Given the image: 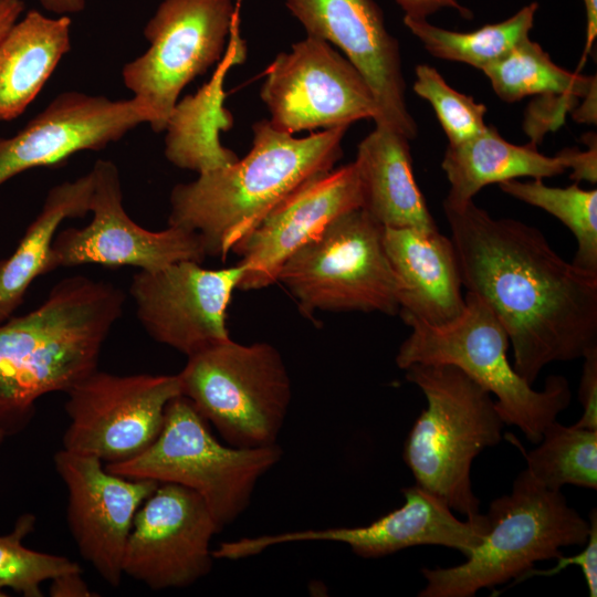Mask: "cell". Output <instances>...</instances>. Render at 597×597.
I'll return each instance as SVG.
<instances>
[{
	"instance_id": "cell-1",
	"label": "cell",
	"mask_w": 597,
	"mask_h": 597,
	"mask_svg": "<svg viewBox=\"0 0 597 597\" xmlns=\"http://www.w3.org/2000/svg\"><path fill=\"white\" fill-rule=\"evenodd\" d=\"M443 211L463 287L506 331L521 377L533 385L548 364L597 349V273L565 261L537 228L473 200Z\"/></svg>"
},
{
	"instance_id": "cell-2",
	"label": "cell",
	"mask_w": 597,
	"mask_h": 597,
	"mask_svg": "<svg viewBox=\"0 0 597 597\" xmlns=\"http://www.w3.org/2000/svg\"><path fill=\"white\" fill-rule=\"evenodd\" d=\"M124 292L84 275L62 279L42 304L0 324V432L23 431L36 401L67 392L97 370L100 355L121 318Z\"/></svg>"
},
{
	"instance_id": "cell-3",
	"label": "cell",
	"mask_w": 597,
	"mask_h": 597,
	"mask_svg": "<svg viewBox=\"0 0 597 597\" xmlns=\"http://www.w3.org/2000/svg\"><path fill=\"white\" fill-rule=\"evenodd\" d=\"M348 126L296 138L269 119L253 127L250 151L235 163L177 184L170 192L168 226L200 235L207 256L222 261L282 200L342 158Z\"/></svg>"
},
{
	"instance_id": "cell-4",
	"label": "cell",
	"mask_w": 597,
	"mask_h": 597,
	"mask_svg": "<svg viewBox=\"0 0 597 597\" xmlns=\"http://www.w3.org/2000/svg\"><path fill=\"white\" fill-rule=\"evenodd\" d=\"M420 388L427 407L415 421L404 460L416 483L469 520L480 513L472 491L471 465L502 439L504 422L492 395L450 364H412L404 369Z\"/></svg>"
},
{
	"instance_id": "cell-5",
	"label": "cell",
	"mask_w": 597,
	"mask_h": 597,
	"mask_svg": "<svg viewBox=\"0 0 597 597\" xmlns=\"http://www.w3.org/2000/svg\"><path fill=\"white\" fill-rule=\"evenodd\" d=\"M489 530L460 565L423 567L427 585L419 597H473L513 579L517 584L537 562L558 558L562 547L584 545L589 521L523 470L509 494L493 500L485 514Z\"/></svg>"
},
{
	"instance_id": "cell-6",
	"label": "cell",
	"mask_w": 597,
	"mask_h": 597,
	"mask_svg": "<svg viewBox=\"0 0 597 597\" xmlns=\"http://www.w3.org/2000/svg\"><path fill=\"white\" fill-rule=\"evenodd\" d=\"M462 314L451 323L431 326L416 320L405 323L410 335L401 343L396 364H450L495 396L496 409L507 426L517 427L532 443L557 419L572 399L568 380L552 375L536 390L521 377L507 358L506 331L476 294L467 292Z\"/></svg>"
},
{
	"instance_id": "cell-7",
	"label": "cell",
	"mask_w": 597,
	"mask_h": 597,
	"mask_svg": "<svg viewBox=\"0 0 597 597\" xmlns=\"http://www.w3.org/2000/svg\"><path fill=\"white\" fill-rule=\"evenodd\" d=\"M281 457L277 443L239 448L219 442L192 402L179 395L168 404L161 431L144 452L105 468L195 491L222 531L248 507L256 483Z\"/></svg>"
},
{
	"instance_id": "cell-8",
	"label": "cell",
	"mask_w": 597,
	"mask_h": 597,
	"mask_svg": "<svg viewBox=\"0 0 597 597\" xmlns=\"http://www.w3.org/2000/svg\"><path fill=\"white\" fill-rule=\"evenodd\" d=\"M177 375L181 395L227 444L255 448L276 443L292 384L273 345H245L229 338L187 357Z\"/></svg>"
},
{
	"instance_id": "cell-9",
	"label": "cell",
	"mask_w": 597,
	"mask_h": 597,
	"mask_svg": "<svg viewBox=\"0 0 597 597\" xmlns=\"http://www.w3.org/2000/svg\"><path fill=\"white\" fill-rule=\"evenodd\" d=\"M383 232L364 209L350 210L294 252L276 282L308 317L317 311L397 315L398 286Z\"/></svg>"
},
{
	"instance_id": "cell-10",
	"label": "cell",
	"mask_w": 597,
	"mask_h": 597,
	"mask_svg": "<svg viewBox=\"0 0 597 597\" xmlns=\"http://www.w3.org/2000/svg\"><path fill=\"white\" fill-rule=\"evenodd\" d=\"M233 0H163L144 28L148 50L126 63L124 85L165 130L181 91L222 59L235 20Z\"/></svg>"
},
{
	"instance_id": "cell-11",
	"label": "cell",
	"mask_w": 597,
	"mask_h": 597,
	"mask_svg": "<svg viewBox=\"0 0 597 597\" xmlns=\"http://www.w3.org/2000/svg\"><path fill=\"white\" fill-rule=\"evenodd\" d=\"M66 395L70 423L63 449L114 464L137 457L156 440L168 404L181 390L178 375L119 376L97 369Z\"/></svg>"
},
{
	"instance_id": "cell-12",
	"label": "cell",
	"mask_w": 597,
	"mask_h": 597,
	"mask_svg": "<svg viewBox=\"0 0 597 597\" xmlns=\"http://www.w3.org/2000/svg\"><path fill=\"white\" fill-rule=\"evenodd\" d=\"M260 96L277 129L295 134L350 126L378 114L374 94L357 69L331 43L307 35L276 55Z\"/></svg>"
},
{
	"instance_id": "cell-13",
	"label": "cell",
	"mask_w": 597,
	"mask_h": 597,
	"mask_svg": "<svg viewBox=\"0 0 597 597\" xmlns=\"http://www.w3.org/2000/svg\"><path fill=\"white\" fill-rule=\"evenodd\" d=\"M91 172L93 218L82 228L56 233L52 244L53 271L101 264L153 272L179 261H205L207 255L197 232L176 226L150 231L133 221L124 209L119 171L113 161L98 159Z\"/></svg>"
},
{
	"instance_id": "cell-14",
	"label": "cell",
	"mask_w": 597,
	"mask_h": 597,
	"mask_svg": "<svg viewBox=\"0 0 597 597\" xmlns=\"http://www.w3.org/2000/svg\"><path fill=\"white\" fill-rule=\"evenodd\" d=\"M247 268L218 270L185 260L133 275L129 295L147 334L187 357L230 337L228 307Z\"/></svg>"
},
{
	"instance_id": "cell-15",
	"label": "cell",
	"mask_w": 597,
	"mask_h": 597,
	"mask_svg": "<svg viewBox=\"0 0 597 597\" xmlns=\"http://www.w3.org/2000/svg\"><path fill=\"white\" fill-rule=\"evenodd\" d=\"M219 528L192 490L159 483L140 505L123 555V574L154 590L182 588L207 576Z\"/></svg>"
},
{
	"instance_id": "cell-16",
	"label": "cell",
	"mask_w": 597,
	"mask_h": 597,
	"mask_svg": "<svg viewBox=\"0 0 597 597\" xmlns=\"http://www.w3.org/2000/svg\"><path fill=\"white\" fill-rule=\"evenodd\" d=\"M53 462L67 490V526L81 556L108 585L118 586L134 517L159 482L115 474L97 458L65 449Z\"/></svg>"
},
{
	"instance_id": "cell-17",
	"label": "cell",
	"mask_w": 597,
	"mask_h": 597,
	"mask_svg": "<svg viewBox=\"0 0 597 597\" xmlns=\"http://www.w3.org/2000/svg\"><path fill=\"white\" fill-rule=\"evenodd\" d=\"M306 30L341 49L370 87L378 108L376 126L388 127L406 138L417 137L410 115L398 41L387 31L373 0H285Z\"/></svg>"
},
{
	"instance_id": "cell-18",
	"label": "cell",
	"mask_w": 597,
	"mask_h": 597,
	"mask_svg": "<svg viewBox=\"0 0 597 597\" xmlns=\"http://www.w3.org/2000/svg\"><path fill=\"white\" fill-rule=\"evenodd\" d=\"M150 119L135 97L62 92L15 135L0 137V186L28 169L59 167L78 151L104 149Z\"/></svg>"
},
{
	"instance_id": "cell-19",
	"label": "cell",
	"mask_w": 597,
	"mask_h": 597,
	"mask_svg": "<svg viewBox=\"0 0 597 597\" xmlns=\"http://www.w3.org/2000/svg\"><path fill=\"white\" fill-rule=\"evenodd\" d=\"M362 206V185L354 161L306 181L233 248L247 268L238 290L274 284L281 266L294 252L337 217Z\"/></svg>"
},
{
	"instance_id": "cell-20",
	"label": "cell",
	"mask_w": 597,
	"mask_h": 597,
	"mask_svg": "<svg viewBox=\"0 0 597 597\" xmlns=\"http://www.w3.org/2000/svg\"><path fill=\"white\" fill-rule=\"evenodd\" d=\"M404 504L365 526L303 530L250 537L260 554L270 546L306 541L344 543L363 558L384 557L418 545H439L469 556L489 530L485 514L460 521L438 495L419 484L402 489Z\"/></svg>"
},
{
	"instance_id": "cell-21",
	"label": "cell",
	"mask_w": 597,
	"mask_h": 597,
	"mask_svg": "<svg viewBox=\"0 0 597 597\" xmlns=\"http://www.w3.org/2000/svg\"><path fill=\"white\" fill-rule=\"evenodd\" d=\"M384 247L396 276L399 315L441 326L465 307L457 252L450 237L416 229L384 228Z\"/></svg>"
},
{
	"instance_id": "cell-22",
	"label": "cell",
	"mask_w": 597,
	"mask_h": 597,
	"mask_svg": "<svg viewBox=\"0 0 597 597\" xmlns=\"http://www.w3.org/2000/svg\"><path fill=\"white\" fill-rule=\"evenodd\" d=\"M364 209L384 228L438 230L412 171L409 139L376 126L358 145L354 161Z\"/></svg>"
},
{
	"instance_id": "cell-23",
	"label": "cell",
	"mask_w": 597,
	"mask_h": 597,
	"mask_svg": "<svg viewBox=\"0 0 597 597\" xmlns=\"http://www.w3.org/2000/svg\"><path fill=\"white\" fill-rule=\"evenodd\" d=\"M234 22L226 55L211 80L195 95L178 102L165 130V156L176 167L198 174L224 167L239 158L220 143V132L232 125V116L222 105L223 80L234 63L244 59V43Z\"/></svg>"
},
{
	"instance_id": "cell-24",
	"label": "cell",
	"mask_w": 597,
	"mask_h": 597,
	"mask_svg": "<svg viewBox=\"0 0 597 597\" xmlns=\"http://www.w3.org/2000/svg\"><path fill=\"white\" fill-rule=\"evenodd\" d=\"M569 167L567 148L549 157L535 144L524 146L505 140L493 126L446 149L441 168L450 185L444 207L460 208L473 200L485 186L521 177L543 179L563 174Z\"/></svg>"
},
{
	"instance_id": "cell-25",
	"label": "cell",
	"mask_w": 597,
	"mask_h": 597,
	"mask_svg": "<svg viewBox=\"0 0 597 597\" xmlns=\"http://www.w3.org/2000/svg\"><path fill=\"white\" fill-rule=\"evenodd\" d=\"M70 15L49 18L35 9L0 40V121L20 116L71 49Z\"/></svg>"
},
{
	"instance_id": "cell-26",
	"label": "cell",
	"mask_w": 597,
	"mask_h": 597,
	"mask_svg": "<svg viewBox=\"0 0 597 597\" xmlns=\"http://www.w3.org/2000/svg\"><path fill=\"white\" fill-rule=\"evenodd\" d=\"M92 189L91 171L53 186L12 254L0 260V324L23 303L29 286L36 277L53 272L52 244L57 229L66 219L87 216Z\"/></svg>"
},
{
	"instance_id": "cell-27",
	"label": "cell",
	"mask_w": 597,
	"mask_h": 597,
	"mask_svg": "<svg viewBox=\"0 0 597 597\" xmlns=\"http://www.w3.org/2000/svg\"><path fill=\"white\" fill-rule=\"evenodd\" d=\"M481 71L490 80L495 94L506 103L530 95L584 98L596 87V76H584L562 69L530 38Z\"/></svg>"
},
{
	"instance_id": "cell-28",
	"label": "cell",
	"mask_w": 597,
	"mask_h": 597,
	"mask_svg": "<svg viewBox=\"0 0 597 597\" xmlns=\"http://www.w3.org/2000/svg\"><path fill=\"white\" fill-rule=\"evenodd\" d=\"M537 9V2L528 3L509 19L469 32L439 28L428 20L404 18V23L431 55L482 70L530 38Z\"/></svg>"
},
{
	"instance_id": "cell-29",
	"label": "cell",
	"mask_w": 597,
	"mask_h": 597,
	"mask_svg": "<svg viewBox=\"0 0 597 597\" xmlns=\"http://www.w3.org/2000/svg\"><path fill=\"white\" fill-rule=\"evenodd\" d=\"M537 444L525 458L526 471L540 484L553 491L566 484L597 489V430L555 420Z\"/></svg>"
},
{
	"instance_id": "cell-30",
	"label": "cell",
	"mask_w": 597,
	"mask_h": 597,
	"mask_svg": "<svg viewBox=\"0 0 597 597\" xmlns=\"http://www.w3.org/2000/svg\"><path fill=\"white\" fill-rule=\"evenodd\" d=\"M501 190L559 219L576 239L572 261L578 268L597 273V190H586L577 182L565 187L546 186L542 179L499 184Z\"/></svg>"
},
{
	"instance_id": "cell-31",
	"label": "cell",
	"mask_w": 597,
	"mask_h": 597,
	"mask_svg": "<svg viewBox=\"0 0 597 597\" xmlns=\"http://www.w3.org/2000/svg\"><path fill=\"white\" fill-rule=\"evenodd\" d=\"M35 516L21 515L13 531L0 536V590L10 588L24 597H41L42 583L69 573H82L76 562L65 556L36 552L22 544L33 531Z\"/></svg>"
},
{
	"instance_id": "cell-32",
	"label": "cell",
	"mask_w": 597,
	"mask_h": 597,
	"mask_svg": "<svg viewBox=\"0 0 597 597\" xmlns=\"http://www.w3.org/2000/svg\"><path fill=\"white\" fill-rule=\"evenodd\" d=\"M412 88L432 106L446 133L449 145H457L480 134L488 126L484 122L486 107L472 96L452 88L442 75L428 64L415 69Z\"/></svg>"
},
{
	"instance_id": "cell-33",
	"label": "cell",
	"mask_w": 597,
	"mask_h": 597,
	"mask_svg": "<svg viewBox=\"0 0 597 597\" xmlns=\"http://www.w3.org/2000/svg\"><path fill=\"white\" fill-rule=\"evenodd\" d=\"M589 533L586 541L585 548L574 556L558 557V564L548 570H538L534 567L530 569L519 580L522 582L532 576H553L562 572L568 566L577 565L580 567L582 573L587 584L589 596H597V512L593 509L589 513Z\"/></svg>"
},
{
	"instance_id": "cell-34",
	"label": "cell",
	"mask_w": 597,
	"mask_h": 597,
	"mask_svg": "<svg viewBox=\"0 0 597 597\" xmlns=\"http://www.w3.org/2000/svg\"><path fill=\"white\" fill-rule=\"evenodd\" d=\"M578 399L583 415L574 426L597 430V349L583 357Z\"/></svg>"
},
{
	"instance_id": "cell-35",
	"label": "cell",
	"mask_w": 597,
	"mask_h": 597,
	"mask_svg": "<svg viewBox=\"0 0 597 597\" xmlns=\"http://www.w3.org/2000/svg\"><path fill=\"white\" fill-rule=\"evenodd\" d=\"M588 150L582 151L578 148H567L569 156L570 178L576 182L586 180L596 184L597 180V147L596 138L590 137Z\"/></svg>"
},
{
	"instance_id": "cell-36",
	"label": "cell",
	"mask_w": 597,
	"mask_h": 597,
	"mask_svg": "<svg viewBox=\"0 0 597 597\" xmlns=\"http://www.w3.org/2000/svg\"><path fill=\"white\" fill-rule=\"evenodd\" d=\"M402 9L405 17L413 20H427L429 15L443 8L457 10L461 15L469 18L471 12L458 0H396Z\"/></svg>"
},
{
	"instance_id": "cell-37",
	"label": "cell",
	"mask_w": 597,
	"mask_h": 597,
	"mask_svg": "<svg viewBox=\"0 0 597 597\" xmlns=\"http://www.w3.org/2000/svg\"><path fill=\"white\" fill-rule=\"evenodd\" d=\"M82 573H69L51 580L49 589L52 597H92L93 594L83 580Z\"/></svg>"
},
{
	"instance_id": "cell-38",
	"label": "cell",
	"mask_w": 597,
	"mask_h": 597,
	"mask_svg": "<svg viewBox=\"0 0 597 597\" xmlns=\"http://www.w3.org/2000/svg\"><path fill=\"white\" fill-rule=\"evenodd\" d=\"M24 8V0H0V40L18 21Z\"/></svg>"
},
{
	"instance_id": "cell-39",
	"label": "cell",
	"mask_w": 597,
	"mask_h": 597,
	"mask_svg": "<svg viewBox=\"0 0 597 597\" xmlns=\"http://www.w3.org/2000/svg\"><path fill=\"white\" fill-rule=\"evenodd\" d=\"M586 10V44L580 66L586 60L597 35V0H583Z\"/></svg>"
},
{
	"instance_id": "cell-40",
	"label": "cell",
	"mask_w": 597,
	"mask_h": 597,
	"mask_svg": "<svg viewBox=\"0 0 597 597\" xmlns=\"http://www.w3.org/2000/svg\"><path fill=\"white\" fill-rule=\"evenodd\" d=\"M40 4L52 13L69 15L82 12L86 7V0H38Z\"/></svg>"
},
{
	"instance_id": "cell-41",
	"label": "cell",
	"mask_w": 597,
	"mask_h": 597,
	"mask_svg": "<svg viewBox=\"0 0 597 597\" xmlns=\"http://www.w3.org/2000/svg\"><path fill=\"white\" fill-rule=\"evenodd\" d=\"M4 436L0 432V444L2 443V441L4 440Z\"/></svg>"
},
{
	"instance_id": "cell-42",
	"label": "cell",
	"mask_w": 597,
	"mask_h": 597,
	"mask_svg": "<svg viewBox=\"0 0 597 597\" xmlns=\"http://www.w3.org/2000/svg\"><path fill=\"white\" fill-rule=\"evenodd\" d=\"M240 2H241V0H238V1H237V7H238V8H239V6H240Z\"/></svg>"
},
{
	"instance_id": "cell-43",
	"label": "cell",
	"mask_w": 597,
	"mask_h": 597,
	"mask_svg": "<svg viewBox=\"0 0 597 597\" xmlns=\"http://www.w3.org/2000/svg\"><path fill=\"white\" fill-rule=\"evenodd\" d=\"M0 596H7L6 594L2 593V590H0Z\"/></svg>"
}]
</instances>
